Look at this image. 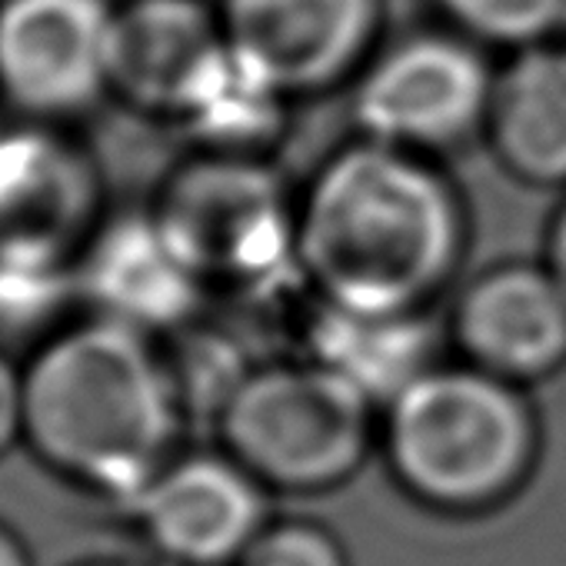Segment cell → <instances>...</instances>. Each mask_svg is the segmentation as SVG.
Here are the masks:
<instances>
[{"mask_svg":"<svg viewBox=\"0 0 566 566\" xmlns=\"http://www.w3.org/2000/svg\"><path fill=\"white\" fill-rule=\"evenodd\" d=\"M124 513L170 566H233L270 523V490L223 447L180 450Z\"/></svg>","mask_w":566,"mask_h":566,"instance_id":"obj_8","label":"cell"},{"mask_svg":"<svg viewBox=\"0 0 566 566\" xmlns=\"http://www.w3.org/2000/svg\"><path fill=\"white\" fill-rule=\"evenodd\" d=\"M304 347V357L324 364L384 410L443 360L450 337L433 311H354L314 301Z\"/></svg>","mask_w":566,"mask_h":566,"instance_id":"obj_14","label":"cell"},{"mask_svg":"<svg viewBox=\"0 0 566 566\" xmlns=\"http://www.w3.org/2000/svg\"><path fill=\"white\" fill-rule=\"evenodd\" d=\"M77 291L91 317L170 340L200 324L210 287L174 243L160 217H104L77 253Z\"/></svg>","mask_w":566,"mask_h":566,"instance_id":"obj_10","label":"cell"},{"mask_svg":"<svg viewBox=\"0 0 566 566\" xmlns=\"http://www.w3.org/2000/svg\"><path fill=\"white\" fill-rule=\"evenodd\" d=\"M233 566H350L344 539L314 520H270Z\"/></svg>","mask_w":566,"mask_h":566,"instance_id":"obj_19","label":"cell"},{"mask_svg":"<svg viewBox=\"0 0 566 566\" xmlns=\"http://www.w3.org/2000/svg\"><path fill=\"white\" fill-rule=\"evenodd\" d=\"M450 350L516 387L566 367V294L546 263L506 260L470 276L447 314Z\"/></svg>","mask_w":566,"mask_h":566,"instance_id":"obj_11","label":"cell"},{"mask_svg":"<svg viewBox=\"0 0 566 566\" xmlns=\"http://www.w3.org/2000/svg\"><path fill=\"white\" fill-rule=\"evenodd\" d=\"M543 263L546 270L556 276V283L566 294V197L559 200L549 227H546V250H543Z\"/></svg>","mask_w":566,"mask_h":566,"instance_id":"obj_21","label":"cell"},{"mask_svg":"<svg viewBox=\"0 0 566 566\" xmlns=\"http://www.w3.org/2000/svg\"><path fill=\"white\" fill-rule=\"evenodd\" d=\"M483 137L513 180L566 193V44L513 51L496 71Z\"/></svg>","mask_w":566,"mask_h":566,"instance_id":"obj_15","label":"cell"},{"mask_svg":"<svg viewBox=\"0 0 566 566\" xmlns=\"http://www.w3.org/2000/svg\"><path fill=\"white\" fill-rule=\"evenodd\" d=\"M493 84L496 71L473 38L410 34L374 51L354 77L350 114L367 140L440 157L483 137Z\"/></svg>","mask_w":566,"mask_h":566,"instance_id":"obj_6","label":"cell"},{"mask_svg":"<svg viewBox=\"0 0 566 566\" xmlns=\"http://www.w3.org/2000/svg\"><path fill=\"white\" fill-rule=\"evenodd\" d=\"M291 101L253 57L223 41L177 124L197 140V150L266 157L287 124Z\"/></svg>","mask_w":566,"mask_h":566,"instance_id":"obj_16","label":"cell"},{"mask_svg":"<svg viewBox=\"0 0 566 566\" xmlns=\"http://www.w3.org/2000/svg\"><path fill=\"white\" fill-rule=\"evenodd\" d=\"M437 4L460 34L510 51L549 41L566 21V0H437Z\"/></svg>","mask_w":566,"mask_h":566,"instance_id":"obj_18","label":"cell"},{"mask_svg":"<svg viewBox=\"0 0 566 566\" xmlns=\"http://www.w3.org/2000/svg\"><path fill=\"white\" fill-rule=\"evenodd\" d=\"M563 31H566V21H563Z\"/></svg>","mask_w":566,"mask_h":566,"instance_id":"obj_24","label":"cell"},{"mask_svg":"<svg viewBox=\"0 0 566 566\" xmlns=\"http://www.w3.org/2000/svg\"><path fill=\"white\" fill-rule=\"evenodd\" d=\"M223 34L294 101L354 81L374 57L380 0H223Z\"/></svg>","mask_w":566,"mask_h":566,"instance_id":"obj_12","label":"cell"},{"mask_svg":"<svg viewBox=\"0 0 566 566\" xmlns=\"http://www.w3.org/2000/svg\"><path fill=\"white\" fill-rule=\"evenodd\" d=\"M223 41L207 0H117L111 97L177 124Z\"/></svg>","mask_w":566,"mask_h":566,"instance_id":"obj_13","label":"cell"},{"mask_svg":"<svg viewBox=\"0 0 566 566\" xmlns=\"http://www.w3.org/2000/svg\"><path fill=\"white\" fill-rule=\"evenodd\" d=\"M187 407L164 340L64 324L24 364V443L71 486L127 506L177 453Z\"/></svg>","mask_w":566,"mask_h":566,"instance_id":"obj_2","label":"cell"},{"mask_svg":"<svg viewBox=\"0 0 566 566\" xmlns=\"http://www.w3.org/2000/svg\"><path fill=\"white\" fill-rule=\"evenodd\" d=\"M81 566H150V563H137V559H94V563H81Z\"/></svg>","mask_w":566,"mask_h":566,"instance_id":"obj_23","label":"cell"},{"mask_svg":"<svg viewBox=\"0 0 566 566\" xmlns=\"http://www.w3.org/2000/svg\"><path fill=\"white\" fill-rule=\"evenodd\" d=\"M117 0H0V101L14 117L74 124L111 101Z\"/></svg>","mask_w":566,"mask_h":566,"instance_id":"obj_7","label":"cell"},{"mask_svg":"<svg viewBox=\"0 0 566 566\" xmlns=\"http://www.w3.org/2000/svg\"><path fill=\"white\" fill-rule=\"evenodd\" d=\"M24 443V364L0 350V457Z\"/></svg>","mask_w":566,"mask_h":566,"instance_id":"obj_20","label":"cell"},{"mask_svg":"<svg viewBox=\"0 0 566 566\" xmlns=\"http://www.w3.org/2000/svg\"><path fill=\"white\" fill-rule=\"evenodd\" d=\"M81 304L77 260L0 253V337L48 340Z\"/></svg>","mask_w":566,"mask_h":566,"instance_id":"obj_17","label":"cell"},{"mask_svg":"<svg viewBox=\"0 0 566 566\" xmlns=\"http://www.w3.org/2000/svg\"><path fill=\"white\" fill-rule=\"evenodd\" d=\"M213 291L266 297L301 280L297 193L266 157L197 150L150 203Z\"/></svg>","mask_w":566,"mask_h":566,"instance_id":"obj_5","label":"cell"},{"mask_svg":"<svg viewBox=\"0 0 566 566\" xmlns=\"http://www.w3.org/2000/svg\"><path fill=\"white\" fill-rule=\"evenodd\" d=\"M380 453L413 503L486 516L526 490L539 463V417L526 387L453 357L380 410Z\"/></svg>","mask_w":566,"mask_h":566,"instance_id":"obj_3","label":"cell"},{"mask_svg":"<svg viewBox=\"0 0 566 566\" xmlns=\"http://www.w3.org/2000/svg\"><path fill=\"white\" fill-rule=\"evenodd\" d=\"M0 566H34L28 546L8 526H0Z\"/></svg>","mask_w":566,"mask_h":566,"instance_id":"obj_22","label":"cell"},{"mask_svg":"<svg viewBox=\"0 0 566 566\" xmlns=\"http://www.w3.org/2000/svg\"><path fill=\"white\" fill-rule=\"evenodd\" d=\"M213 423L233 460L287 496L340 490L380 447V410L304 354L253 364Z\"/></svg>","mask_w":566,"mask_h":566,"instance_id":"obj_4","label":"cell"},{"mask_svg":"<svg viewBox=\"0 0 566 566\" xmlns=\"http://www.w3.org/2000/svg\"><path fill=\"white\" fill-rule=\"evenodd\" d=\"M467 247V200L437 157L357 134L297 193V263L321 304L433 311Z\"/></svg>","mask_w":566,"mask_h":566,"instance_id":"obj_1","label":"cell"},{"mask_svg":"<svg viewBox=\"0 0 566 566\" xmlns=\"http://www.w3.org/2000/svg\"><path fill=\"white\" fill-rule=\"evenodd\" d=\"M94 157L61 124H0V253L77 260L101 223Z\"/></svg>","mask_w":566,"mask_h":566,"instance_id":"obj_9","label":"cell"}]
</instances>
